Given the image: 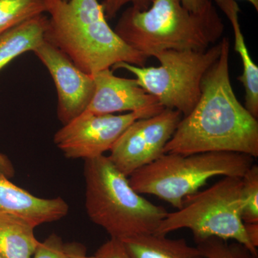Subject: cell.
Listing matches in <instances>:
<instances>
[{"instance_id":"cell-1","label":"cell","mask_w":258,"mask_h":258,"mask_svg":"<svg viewBox=\"0 0 258 258\" xmlns=\"http://www.w3.org/2000/svg\"><path fill=\"white\" fill-rule=\"evenodd\" d=\"M220 57L204 76L201 95L180 120L164 154L226 152L258 157V121L238 101L230 78V40L222 37Z\"/></svg>"},{"instance_id":"cell-2","label":"cell","mask_w":258,"mask_h":258,"mask_svg":"<svg viewBox=\"0 0 258 258\" xmlns=\"http://www.w3.org/2000/svg\"><path fill=\"white\" fill-rule=\"evenodd\" d=\"M45 40L83 72L92 75L120 62L145 66L148 57L115 33L98 0H45Z\"/></svg>"},{"instance_id":"cell-3","label":"cell","mask_w":258,"mask_h":258,"mask_svg":"<svg viewBox=\"0 0 258 258\" xmlns=\"http://www.w3.org/2000/svg\"><path fill=\"white\" fill-rule=\"evenodd\" d=\"M224 29L216 8L197 15L180 0H153L146 10L127 8L113 30L127 45L149 58L166 50H208L221 39Z\"/></svg>"},{"instance_id":"cell-4","label":"cell","mask_w":258,"mask_h":258,"mask_svg":"<svg viewBox=\"0 0 258 258\" xmlns=\"http://www.w3.org/2000/svg\"><path fill=\"white\" fill-rule=\"evenodd\" d=\"M86 209L90 220L123 240L156 233L168 212L137 192L128 176L120 172L105 155L86 159Z\"/></svg>"},{"instance_id":"cell-5","label":"cell","mask_w":258,"mask_h":258,"mask_svg":"<svg viewBox=\"0 0 258 258\" xmlns=\"http://www.w3.org/2000/svg\"><path fill=\"white\" fill-rule=\"evenodd\" d=\"M254 159L235 152L166 153L134 171L128 180L137 192L157 197L179 210L185 199L214 176L242 177Z\"/></svg>"},{"instance_id":"cell-6","label":"cell","mask_w":258,"mask_h":258,"mask_svg":"<svg viewBox=\"0 0 258 258\" xmlns=\"http://www.w3.org/2000/svg\"><path fill=\"white\" fill-rule=\"evenodd\" d=\"M242 184V177L224 176L208 189L190 195L181 208L168 212L156 234L166 235L188 229L195 242L216 237L240 242L258 254L247 238L241 217Z\"/></svg>"},{"instance_id":"cell-7","label":"cell","mask_w":258,"mask_h":258,"mask_svg":"<svg viewBox=\"0 0 258 258\" xmlns=\"http://www.w3.org/2000/svg\"><path fill=\"white\" fill-rule=\"evenodd\" d=\"M221 41L205 51H164L155 56L157 67H139L120 62L112 69H124L136 76L139 86L155 97L161 106L189 115L201 95L204 76L221 54Z\"/></svg>"},{"instance_id":"cell-8","label":"cell","mask_w":258,"mask_h":258,"mask_svg":"<svg viewBox=\"0 0 258 258\" xmlns=\"http://www.w3.org/2000/svg\"><path fill=\"white\" fill-rule=\"evenodd\" d=\"M162 111L143 110L120 115L93 114L84 111L56 132L54 144L68 159L86 160L101 157L111 150L135 120Z\"/></svg>"},{"instance_id":"cell-9","label":"cell","mask_w":258,"mask_h":258,"mask_svg":"<svg viewBox=\"0 0 258 258\" xmlns=\"http://www.w3.org/2000/svg\"><path fill=\"white\" fill-rule=\"evenodd\" d=\"M182 118L180 112L164 108L157 115L135 120L116 141L108 157L120 172L130 176L164 154Z\"/></svg>"},{"instance_id":"cell-10","label":"cell","mask_w":258,"mask_h":258,"mask_svg":"<svg viewBox=\"0 0 258 258\" xmlns=\"http://www.w3.org/2000/svg\"><path fill=\"white\" fill-rule=\"evenodd\" d=\"M50 73L57 95V118L67 124L86 111L94 93L92 75L78 68L62 51L44 40L33 51Z\"/></svg>"},{"instance_id":"cell-11","label":"cell","mask_w":258,"mask_h":258,"mask_svg":"<svg viewBox=\"0 0 258 258\" xmlns=\"http://www.w3.org/2000/svg\"><path fill=\"white\" fill-rule=\"evenodd\" d=\"M92 76L94 93L85 111L88 113L113 114L117 112L164 109L157 98L141 87L136 79L118 77L111 69L98 71Z\"/></svg>"},{"instance_id":"cell-12","label":"cell","mask_w":258,"mask_h":258,"mask_svg":"<svg viewBox=\"0 0 258 258\" xmlns=\"http://www.w3.org/2000/svg\"><path fill=\"white\" fill-rule=\"evenodd\" d=\"M69 212L68 203L60 198H37L0 176V216L21 219L32 227L57 221Z\"/></svg>"},{"instance_id":"cell-13","label":"cell","mask_w":258,"mask_h":258,"mask_svg":"<svg viewBox=\"0 0 258 258\" xmlns=\"http://www.w3.org/2000/svg\"><path fill=\"white\" fill-rule=\"evenodd\" d=\"M217 6L228 18L233 30L235 50L240 55L242 74L237 78L244 90V107L254 118L258 117V67L249 53L242 30L239 13L240 8L236 0H215Z\"/></svg>"},{"instance_id":"cell-14","label":"cell","mask_w":258,"mask_h":258,"mask_svg":"<svg viewBox=\"0 0 258 258\" xmlns=\"http://www.w3.org/2000/svg\"><path fill=\"white\" fill-rule=\"evenodd\" d=\"M129 258H203L184 239L146 234L121 240Z\"/></svg>"},{"instance_id":"cell-15","label":"cell","mask_w":258,"mask_h":258,"mask_svg":"<svg viewBox=\"0 0 258 258\" xmlns=\"http://www.w3.org/2000/svg\"><path fill=\"white\" fill-rule=\"evenodd\" d=\"M48 18L40 15L0 34V71L25 52H33L45 40Z\"/></svg>"},{"instance_id":"cell-16","label":"cell","mask_w":258,"mask_h":258,"mask_svg":"<svg viewBox=\"0 0 258 258\" xmlns=\"http://www.w3.org/2000/svg\"><path fill=\"white\" fill-rule=\"evenodd\" d=\"M34 229L21 219L0 216V257L32 258L40 243Z\"/></svg>"},{"instance_id":"cell-17","label":"cell","mask_w":258,"mask_h":258,"mask_svg":"<svg viewBox=\"0 0 258 258\" xmlns=\"http://www.w3.org/2000/svg\"><path fill=\"white\" fill-rule=\"evenodd\" d=\"M45 13V0H0V34Z\"/></svg>"},{"instance_id":"cell-18","label":"cell","mask_w":258,"mask_h":258,"mask_svg":"<svg viewBox=\"0 0 258 258\" xmlns=\"http://www.w3.org/2000/svg\"><path fill=\"white\" fill-rule=\"evenodd\" d=\"M196 244L203 258H258V254L236 241L229 243L223 239L211 237Z\"/></svg>"},{"instance_id":"cell-19","label":"cell","mask_w":258,"mask_h":258,"mask_svg":"<svg viewBox=\"0 0 258 258\" xmlns=\"http://www.w3.org/2000/svg\"><path fill=\"white\" fill-rule=\"evenodd\" d=\"M242 210L244 223L258 222V166L252 164L242 177Z\"/></svg>"},{"instance_id":"cell-20","label":"cell","mask_w":258,"mask_h":258,"mask_svg":"<svg viewBox=\"0 0 258 258\" xmlns=\"http://www.w3.org/2000/svg\"><path fill=\"white\" fill-rule=\"evenodd\" d=\"M33 258H69L66 243L60 236L52 234L37 245Z\"/></svg>"},{"instance_id":"cell-21","label":"cell","mask_w":258,"mask_h":258,"mask_svg":"<svg viewBox=\"0 0 258 258\" xmlns=\"http://www.w3.org/2000/svg\"><path fill=\"white\" fill-rule=\"evenodd\" d=\"M153 0H104L103 5L107 19H113L125 5L131 6L140 10H146L152 5Z\"/></svg>"},{"instance_id":"cell-22","label":"cell","mask_w":258,"mask_h":258,"mask_svg":"<svg viewBox=\"0 0 258 258\" xmlns=\"http://www.w3.org/2000/svg\"><path fill=\"white\" fill-rule=\"evenodd\" d=\"M96 258H129L121 241L111 238L96 251Z\"/></svg>"},{"instance_id":"cell-23","label":"cell","mask_w":258,"mask_h":258,"mask_svg":"<svg viewBox=\"0 0 258 258\" xmlns=\"http://www.w3.org/2000/svg\"><path fill=\"white\" fill-rule=\"evenodd\" d=\"M181 5L190 13L205 15L215 10L212 0H180Z\"/></svg>"},{"instance_id":"cell-24","label":"cell","mask_w":258,"mask_h":258,"mask_svg":"<svg viewBox=\"0 0 258 258\" xmlns=\"http://www.w3.org/2000/svg\"><path fill=\"white\" fill-rule=\"evenodd\" d=\"M66 245L69 258H96V256L86 255V247L79 242H69Z\"/></svg>"},{"instance_id":"cell-25","label":"cell","mask_w":258,"mask_h":258,"mask_svg":"<svg viewBox=\"0 0 258 258\" xmlns=\"http://www.w3.org/2000/svg\"><path fill=\"white\" fill-rule=\"evenodd\" d=\"M15 175V166L5 154L0 152V176L10 179Z\"/></svg>"},{"instance_id":"cell-26","label":"cell","mask_w":258,"mask_h":258,"mask_svg":"<svg viewBox=\"0 0 258 258\" xmlns=\"http://www.w3.org/2000/svg\"><path fill=\"white\" fill-rule=\"evenodd\" d=\"M246 235L251 244L257 249L258 247V222L244 223Z\"/></svg>"},{"instance_id":"cell-27","label":"cell","mask_w":258,"mask_h":258,"mask_svg":"<svg viewBox=\"0 0 258 258\" xmlns=\"http://www.w3.org/2000/svg\"><path fill=\"white\" fill-rule=\"evenodd\" d=\"M236 1H237V0H236ZM243 1L248 2L249 3H250V4L252 5L254 10L257 12L258 11V0H243Z\"/></svg>"},{"instance_id":"cell-28","label":"cell","mask_w":258,"mask_h":258,"mask_svg":"<svg viewBox=\"0 0 258 258\" xmlns=\"http://www.w3.org/2000/svg\"><path fill=\"white\" fill-rule=\"evenodd\" d=\"M63 1H69V0H63Z\"/></svg>"},{"instance_id":"cell-29","label":"cell","mask_w":258,"mask_h":258,"mask_svg":"<svg viewBox=\"0 0 258 258\" xmlns=\"http://www.w3.org/2000/svg\"><path fill=\"white\" fill-rule=\"evenodd\" d=\"M0 258H3V257H0Z\"/></svg>"}]
</instances>
